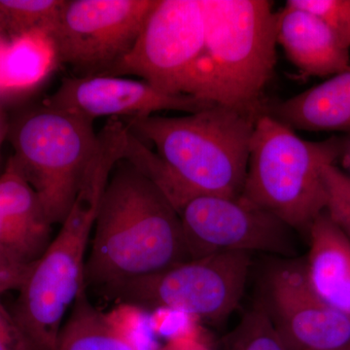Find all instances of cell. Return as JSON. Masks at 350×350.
<instances>
[{
	"mask_svg": "<svg viewBox=\"0 0 350 350\" xmlns=\"http://www.w3.org/2000/svg\"><path fill=\"white\" fill-rule=\"evenodd\" d=\"M262 110L213 105L178 117L155 114L123 119L152 144L140 169L165 193L177 213L200 196L239 198L243 193L251 137Z\"/></svg>",
	"mask_w": 350,
	"mask_h": 350,
	"instance_id": "6da1fadb",
	"label": "cell"
},
{
	"mask_svg": "<svg viewBox=\"0 0 350 350\" xmlns=\"http://www.w3.org/2000/svg\"><path fill=\"white\" fill-rule=\"evenodd\" d=\"M191 260L180 217L144 170L122 160L101 198L85 282L105 290Z\"/></svg>",
	"mask_w": 350,
	"mask_h": 350,
	"instance_id": "7a4b0ae2",
	"label": "cell"
},
{
	"mask_svg": "<svg viewBox=\"0 0 350 350\" xmlns=\"http://www.w3.org/2000/svg\"><path fill=\"white\" fill-rule=\"evenodd\" d=\"M98 135L75 204L19 289L14 317L38 350H56L66 314L86 291L88 248L98 206L112 170L128 155L130 133L123 122L108 120Z\"/></svg>",
	"mask_w": 350,
	"mask_h": 350,
	"instance_id": "3957f363",
	"label": "cell"
},
{
	"mask_svg": "<svg viewBox=\"0 0 350 350\" xmlns=\"http://www.w3.org/2000/svg\"><path fill=\"white\" fill-rule=\"evenodd\" d=\"M204 40L184 94L262 110L276 62L275 13L268 0H202Z\"/></svg>",
	"mask_w": 350,
	"mask_h": 350,
	"instance_id": "277c9868",
	"label": "cell"
},
{
	"mask_svg": "<svg viewBox=\"0 0 350 350\" xmlns=\"http://www.w3.org/2000/svg\"><path fill=\"white\" fill-rule=\"evenodd\" d=\"M349 152L342 138L308 142L269 113L258 117L241 197L308 234L326 206L323 170Z\"/></svg>",
	"mask_w": 350,
	"mask_h": 350,
	"instance_id": "5b68a950",
	"label": "cell"
},
{
	"mask_svg": "<svg viewBox=\"0 0 350 350\" xmlns=\"http://www.w3.org/2000/svg\"><path fill=\"white\" fill-rule=\"evenodd\" d=\"M9 160L38 196L53 225L62 224L75 204L98 144L94 122L43 105L9 130Z\"/></svg>",
	"mask_w": 350,
	"mask_h": 350,
	"instance_id": "8992f818",
	"label": "cell"
},
{
	"mask_svg": "<svg viewBox=\"0 0 350 350\" xmlns=\"http://www.w3.org/2000/svg\"><path fill=\"white\" fill-rule=\"evenodd\" d=\"M251 266L247 253H219L122 283L103 293L133 308L180 312L219 325L241 304Z\"/></svg>",
	"mask_w": 350,
	"mask_h": 350,
	"instance_id": "52a82bcc",
	"label": "cell"
},
{
	"mask_svg": "<svg viewBox=\"0 0 350 350\" xmlns=\"http://www.w3.org/2000/svg\"><path fill=\"white\" fill-rule=\"evenodd\" d=\"M157 0H66L51 34L57 64L105 75L133 49Z\"/></svg>",
	"mask_w": 350,
	"mask_h": 350,
	"instance_id": "ba28073f",
	"label": "cell"
},
{
	"mask_svg": "<svg viewBox=\"0 0 350 350\" xmlns=\"http://www.w3.org/2000/svg\"><path fill=\"white\" fill-rule=\"evenodd\" d=\"M178 214L191 260L230 252L297 256L294 230L241 197L200 196Z\"/></svg>",
	"mask_w": 350,
	"mask_h": 350,
	"instance_id": "9c48e42d",
	"label": "cell"
},
{
	"mask_svg": "<svg viewBox=\"0 0 350 350\" xmlns=\"http://www.w3.org/2000/svg\"><path fill=\"white\" fill-rule=\"evenodd\" d=\"M204 40L202 0H157L133 49L103 75L137 76L165 93L184 94Z\"/></svg>",
	"mask_w": 350,
	"mask_h": 350,
	"instance_id": "30bf717a",
	"label": "cell"
},
{
	"mask_svg": "<svg viewBox=\"0 0 350 350\" xmlns=\"http://www.w3.org/2000/svg\"><path fill=\"white\" fill-rule=\"evenodd\" d=\"M257 301L288 350H342L350 347V319L313 292L301 258H278L269 262Z\"/></svg>",
	"mask_w": 350,
	"mask_h": 350,
	"instance_id": "8fae6325",
	"label": "cell"
},
{
	"mask_svg": "<svg viewBox=\"0 0 350 350\" xmlns=\"http://www.w3.org/2000/svg\"><path fill=\"white\" fill-rule=\"evenodd\" d=\"M43 103L91 122L100 117L123 120L161 111L190 114L213 105L194 96L165 93L142 79L103 75L64 78Z\"/></svg>",
	"mask_w": 350,
	"mask_h": 350,
	"instance_id": "7c38bea8",
	"label": "cell"
},
{
	"mask_svg": "<svg viewBox=\"0 0 350 350\" xmlns=\"http://www.w3.org/2000/svg\"><path fill=\"white\" fill-rule=\"evenodd\" d=\"M52 227L38 196L9 160L0 174V252L29 266L47 250Z\"/></svg>",
	"mask_w": 350,
	"mask_h": 350,
	"instance_id": "4fadbf2b",
	"label": "cell"
},
{
	"mask_svg": "<svg viewBox=\"0 0 350 350\" xmlns=\"http://www.w3.org/2000/svg\"><path fill=\"white\" fill-rule=\"evenodd\" d=\"M275 38L303 75L332 77L350 66V49L321 21L289 1L275 13Z\"/></svg>",
	"mask_w": 350,
	"mask_h": 350,
	"instance_id": "5bb4252c",
	"label": "cell"
},
{
	"mask_svg": "<svg viewBox=\"0 0 350 350\" xmlns=\"http://www.w3.org/2000/svg\"><path fill=\"white\" fill-rule=\"evenodd\" d=\"M306 280L327 306L350 319V241L325 213L308 232Z\"/></svg>",
	"mask_w": 350,
	"mask_h": 350,
	"instance_id": "9a60e30c",
	"label": "cell"
},
{
	"mask_svg": "<svg viewBox=\"0 0 350 350\" xmlns=\"http://www.w3.org/2000/svg\"><path fill=\"white\" fill-rule=\"evenodd\" d=\"M269 114L293 130H350V66L325 82L282 101Z\"/></svg>",
	"mask_w": 350,
	"mask_h": 350,
	"instance_id": "2e32d148",
	"label": "cell"
},
{
	"mask_svg": "<svg viewBox=\"0 0 350 350\" xmlns=\"http://www.w3.org/2000/svg\"><path fill=\"white\" fill-rule=\"evenodd\" d=\"M57 51L50 34L31 32L0 48V91H20L43 81L56 68Z\"/></svg>",
	"mask_w": 350,
	"mask_h": 350,
	"instance_id": "e0dca14e",
	"label": "cell"
},
{
	"mask_svg": "<svg viewBox=\"0 0 350 350\" xmlns=\"http://www.w3.org/2000/svg\"><path fill=\"white\" fill-rule=\"evenodd\" d=\"M56 350H142L111 314L100 312L80 295L57 338Z\"/></svg>",
	"mask_w": 350,
	"mask_h": 350,
	"instance_id": "ac0fdd59",
	"label": "cell"
},
{
	"mask_svg": "<svg viewBox=\"0 0 350 350\" xmlns=\"http://www.w3.org/2000/svg\"><path fill=\"white\" fill-rule=\"evenodd\" d=\"M66 0H0V41L31 32L52 34Z\"/></svg>",
	"mask_w": 350,
	"mask_h": 350,
	"instance_id": "d6986e66",
	"label": "cell"
},
{
	"mask_svg": "<svg viewBox=\"0 0 350 350\" xmlns=\"http://www.w3.org/2000/svg\"><path fill=\"white\" fill-rule=\"evenodd\" d=\"M224 345L226 350H288L259 301L244 313Z\"/></svg>",
	"mask_w": 350,
	"mask_h": 350,
	"instance_id": "ffe728a7",
	"label": "cell"
},
{
	"mask_svg": "<svg viewBox=\"0 0 350 350\" xmlns=\"http://www.w3.org/2000/svg\"><path fill=\"white\" fill-rule=\"evenodd\" d=\"M326 191L324 213L338 226L350 241V176L336 165L323 170Z\"/></svg>",
	"mask_w": 350,
	"mask_h": 350,
	"instance_id": "44dd1931",
	"label": "cell"
},
{
	"mask_svg": "<svg viewBox=\"0 0 350 350\" xmlns=\"http://www.w3.org/2000/svg\"><path fill=\"white\" fill-rule=\"evenodd\" d=\"M321 21L350 49V0H288Z\"/></svg>",
	"mask_w": 350,
	"mask_h": 350,
	"instance_id": "7402d4cb",
	"label": "cell"
},
{
	"mask_svg": "<svg viewBox=\"0 0 350 350\" xmlns=\"http://www.w3.org/2000/svg\"><path fill=\"white\" fill-rule=\"evenodd\" d=\"M0 350H38L0 299Z\"/></svg>",
	"mask_w": 350,
	"mask_h": 350,
	"instance_id": "603a6c76",
	"label": "cell"
},
{
	"mask_svg": "<svg viewBox=\"0 0 350 350\" xmlns=\"http://www.w3.org/2000/svg\"><path fill=\"white\" fill-rule=\"evenodd\" d=\"M31 267L0 252V297L11 290L19 291Z\"/></svg>",
	"mask_w": 350,
	"mask_h": 350,
	"instance_id": "cb8c5ba5",
	"label": "cell"
},
{
	"mask_svg": "<svg viewBox=\"0 0 350 350\" xmlns=\"http://www.w3.org/2000/svg\"><path fill=\"white\" fill-rule=\"evenodd\" d=\"M157 350H213L202 329L191 327L175 333Z\"/></svg>",
	"mask_w": 350,
	"mask_h": 350,
	"instance_id": "d4e9b609",
	"label": "cell"
},
{
	"mask_svg": "<svg viewBox=\"0 0 350 350\" xmlns=\"http://www.w3.org/2000/svg\"><path fill=\"white\" fill-rule=\"evenodd\" d=\"M9 130H10V125H9L8 120H7L5 110L0 103V151H1L4 140L8 137Z\"/></svg>",
	"mask_w": 350,
	"mask_h": 350,
	"instance_id": "484cf974",
	"label": "cell"
},
{
	"mask_svg": "<svg viewBox=\"0 0 350 350\" xmlns=\"http://www.w3.org/2000/svg\"><path fill=\"white\" fill-rule=\"evenodd\" d=\"M342 350H350V347H347V349H342Z\"/></svg>",
	"mask_w": 350,
	"mask_h": 350,
	"instance_id": "4316f807",
	"label": "cell"
},
{
	"mask_svg": "<svg viewBox=\"0 0 350 350\" xmlns=\"http://www.w3.org/2000/svg\"><path fill=\"white\" fill-rule=\"evenodd\" d=\"M349 162H350V151H349Z\"/></svg>",
	"mask_w": 350,
	"mask_h": 350,
	"instance_id": "83f0119b",
	"label": "cell"
}]
</instances>
